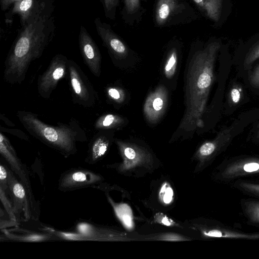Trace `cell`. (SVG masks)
<instances>
[{
	"mask_svg": "<svg viewBox=\"0 0 259 259\" xmlns=\"http://www.w3.org/2000/svg\"><path fill=\"white\" fill-rule=\"evenodd\" d=\"M220 47L218 41L204 46L194 43L191 46L185 79L186 109L179 126L182 133L192 134L203 126L202 117L213 80L214 65Z\"/></svg>",
	"mask_w": 259,
	"mask_h": 259,
	"instance_id": "cell-1",
	"label": "cell"
},
{
	"mask_svg": "<svg viewBox=\"0 0 259 259\" xmlns=\"http://www.w3.org/2000/svg\"><path fill=\"white\" fill-rule=\"evenodd\" d=\"M51 13L22 26L5 62L4 79L6 82L22 83L31 62L41 56L52 40L54 24Z\"/></svg>",
	"mask_w": 259,
	"mask_h": 259,
	"instance_id": "cell-2",
	"label": "cell"
},
{
	"mask_svg": "<svg viewBox=\"0 0 259 259\" xmlns=\"http://www.w3.org/2000/svg\"><path fill=\"white\" fill-rule=\"evenodd\" d=\"M16 115L30 135L65 157L77 153L78 142L87 141L86 132L74 118L68 123L58 122L54 125L42 121L38 114L30 111L19 110Z\"/></svg>",
	"mask_w": 259,
	"mask_h": 259,
	"instance_id": "cell-3",
	"label": "cell"
},
{
	"mask_svg": "<svg viewBox=\"0 0 259 259\" xmlns=\"http://www.w3.org/2000/svg\"><path fill=\"white\" fill-rule=\"evenodd\" d=\"M190 0H155L153 20L156 27H169L191 23L198 18Z\"/></svg>",
	"mask_w": 259,
	"mask_h": 259,
	"instance_id": "cell-4",
	"label": "cell"
},
{
	"mask_svg": "<svg viewBox=\"0 0 259 259\" xmlns=\"http://www.w3.org/2000/svg\"><path fill=\"white\" fill-rule=\"evenodd\" d=\"M13 171L8 167L9 194L15 214L19 222L23 220H36L38 216L36 202Z\"/></svg>",
	"mask_w": 259,
	"mask_h": 259,
	"instance_id": "cell-5",
	"label": "cell"
},
{
	"mask_svg": "<svg viewBox=\"0 0 259 259\" xmlns=\"http://www.w3.org/2000/svg\"><path fill=\"white\" fill-rule=\"evenodd\" d=\"M72 101L84 108L94 106L98 95L93 85L80 66L69 59L67 78Z\"/></svg>",
	"mask_w": 259,
	"mask_h": 259,
	"instance_id": "cell-6",
	"label": "cell"
},
{
	"mask_svg": "<svg viewBox=\"0 0 259 259\" xmlns=\"http://www.w3.org/2000/svg\"><path fill=\"white\" fill-rule=\"evenodd\" d=\"M69 59L62 55H56L46 70L38 78L37 91L40 97L49 99L60 80L67 78Z\"/></svg>",
	"mask_w": 259,
	"mask_h": 259,
	"instance_id": "cell-7",
	"label": "cell"
},
{
	"mask_svg": "<svg viewBox=\"0 0 259 259\" xmlns=\"http://www.w3.org/2000/svg\"><path fill=\"white\" fill-rule=\"evenodd\" d=\"M97 32L115 64L118 65L133 53L122 38L115 32L110 25L99 18L94 20Z\"/></svg>",
	"mask_w": 259,
	"mask_h": 259,
	"instance_id": "cell-8",
	"label": "cell"
},
{
	"mask_svg": "<svg viewBox=\"0 0 259 259\" xmlns=\"http://www.w3.org/2000/svg\"><path fill=\"white\" fill-rule=\"evenodd\" d=\"M102 180L101 175L90 169L72 168L61 174L58 180V188L61 191L67 192L93 187Z\"/></svg>",
	"mask_w": 259,
	"mask_h": 259,
	"instance_id": "cell-9",
	"label": "cell"
},
{
	"mask_svg": "<svg viewBox=\"0 0 259 259\" xmlns=\"http://www.w3.org/2000/svg\"><path fill=\"white\" fill-rule=\"evenodd\" d=\"M49 0H21L16 2L10 11L6 15L9 21L12 17L19 15L22 26L30 23L40 15L51 13Z\"/></svg>",
	"mask_w": 259,
	"mask_h": 259,
	"instance_id": "cell-10",
	"label": "cell"
},
{
	"mask_svg": "<svg viewBox=\"0 0 259 259\" xmlns=\"http://www.w3.org/2000/svg\"><path fill=\"white\" fill-rule=\"evenodd\" d=\"M79 47L83 61L91 73L100 77L102 57L99 49L85 28L81 26L79 34Z\"/></svg>",
	"mask_w": 259,
	"mask_h": 259,
	"instance_id": "cell-11",
	"label": "cell"
},
{
	"mask_svg": "<svg viewBox=\"0 0 259 259\" xmlns=\"http://www.w3.org/2000/svg\"><path fill=\"white\" fill-rule=\"evenodd\" d=\"M0 153L19 180L24 185L29 193L34 196L28 169L21 161L9 139L2 132L0 133Z\"/></svg>",
	"mask_w": 259,
	"mask_h": 259,
	"instance_id": "cell-12",
	"label": "cell"
},
{
	"mask_svg": "<svg viewBox=\"0 0 259 259\" xmlns=\"http://www.w3.org/2000/svg\"><path fill=\"white\" fill-rule=\"evenodd\" d=\"M114 133L113 130L98 131L89 144L87 163L95 164L104 157L113 141Z\"/></svg>",
	"mask_w": 259,
	"mask_h": 259,
	"instance_id": "cell-13",
	"label": "cell"
},
{
	"mask_svg": "<svg viewBox=\"0 0 259 259\" xmlns=\"http://www.w3.org/2000/svg\"><path fill=\"white\" fill-rule=\"evenodd\" d=\"M168 93L166 88L160 85L147 97L144 105V113L147 120L152 124L161 118L166 108Z\"/></svg>",
	"mask_w": 259,
	"mask_h": 259,
	"instance_id": "cell-14",
	"label": "cell"
},
{
	"mask_svg": "<svg viewBox=\"0 0 259 259\" xmlns=\"http://www.w3.org/2000/svg\"><path fill=\"white\" fill-rule=\"evenodd\" d=\"M256 174H259V159L251 157L239 159L226 164L221 176L225 180H231Z\"/></svg>",
	"mask_w": 259,
	"mask_h": 259,
	"instance_id": "cell-15",
	"label": "cell"
},
{
	"mask_svg": "<svg viewBox=\"0 0 259 259\" xmlns=\"http://www.w3.org/2000/svg\"><path fill=\"white\" fill-rule=\"evenodd\" d=\"M143 0H122L121 15L124 22L131 26L138 24L142 20L145 10Z\"/></svg>",
	"mask_w": 259,
	"mask_h": 259,
	"instance_id": "cell-16",
	"label": "cell"
},
{
	"mask_svg": "<svg viewBox=\"0 0 259 259\" xmlns=\"http://www.w3.org/2000/svg\"><path fill=\"white\" fill-rule=\"evenodd\" d=\"M203 234L204 236L209 238L250 240L259 239V233H246L223 226H218L204 230Z\"/></svg>",
	"mask_w": 259,
	"mask_h": 259,
	"instance_id": "cell-17",
	"label": "cell"
},
{
	"mask_svg": "<svg viewBox=\"0 0 259 259\" xmlns=\"http://www.w3.org/2000/svg\"><path fill=\"white\" fill-rule=\"evenodd\" d=\"M181 49V43L177 39L171 40L167 46L163 73L167 79H171L175 75Z\"/></svg>",
	"mask_w": 259,
	"mask_h": 259,
	"instance_id": "cell-18",
	"label": "cell"
},
{
	"mask_svg": "<svg viewBox=\"0 0 259 259\" xmlns=\"http://www.w3.org/2000/svg\"><path fill=\"white\" fill-rule=\"evenodd\" d=\"M197 9L204 16L214 22L221 18L223 0H190Z\"/></svg>",
	"mask_w": 259,
	"mask_h": 259,
	"instance_id": "cell-19",
	"label": "cell"
},
{
	"mask_svg": "<svg viewBox=\"0 0 259 259\" xmlns=\"http://www.w3.org/2000/svg\"><path fill=\"white\" fill-rule=\"evenodd\" d=\"M231 139L228 131L219 134L215 140L203 144L199 149V155L204 159H209L217 154Z\"/></svg>",
	"mask_w": 259,
	"mask_h": 259,
	"instance_id": "cell-20",
	"label": "cell"
},
{
	"mask_svg": "<svg viewBox=\"0 0 259 259\" xmlns=\"http://www.w3.org/2000/svg\"><path fill=\"white\" fill-rule=\"evenodd\" d=\"M125 123V119L121 116L114 114L108 113L99 117L94 123L95 130H109L118 129Z\"/></svg>",
	"mask_w": 259,
	"mask_h": 259,
	"instance_id": "cell-21",
	"label": "cell"
},
{
	"mask_svg": "<svg viewBox=\"0 0 259 259\" xmlns=\"http://www.w3.org/2000/svg\"><path fill=\"white\" fill-rule=\"evenodd\" d=\"M4 230V234L6 235V238L17 241L38 242L52 240L56 238H57L55 235L50 232V233L46 234H39L37 233L28 232L26 233H24L20 235H15L6 231V230Z\"/></svg>",
	"mask_w": 259,
	"mask_h": 259,
	"instance_id": "cell-22",
	"label": "cell"
},
{
	"mask_svg": "<svg viewBox=\"0 0 259 259\" xmlns=\"http://www.w3.org/2000/svg\"><path fill=\"white\" fill-rule=\"evenodd\" d=\"M244 212L249 220L259 224V201H247L244 203Z\"/></svg>",
	"mask_w": 259,
	"mask_h": 259,
	"instance_id": "cell-23",
	"label": "cell"
},
{
	"mask_svg": "<svg viewBox=\"0 0 259 259\" xmlns=\"http://www.w3.org/2000/svg\"><path fill=\"white\" fill-rule=\"evenodd\" d=\"M0 199L8 215L13 221L17 224L18 222L14 211L12 202L10 197L1 188H0Z\"/></svg>",
	"mask_w": 259,
	"mask_h": 259,
	"instance_id": "cell-24",
	"label": "cell"
},
{
	"mask_svg": "<svg viewBox=\"0 0 259 259\" xmlns=\"http://www.w3.org/2000/svg\"><path fill=\"white\" fill-rule=\"evenodd\" d=\"M103 4L105 16L107 18L114 20L116 10L119 4V0H101Z\"/></svg>",
	"mask_w": 259,
	"mask_h": 259,
	"instance_id": "cell-25",
	"label": "cell"
},
{
	"mask_svg": "<svg viewBox=\"0 0 259 259\" xmlns=\"http://www.w3.org/2000/svg\"><path fill=\"white\" fill-rule=\"evenodd\" d=\"M106 94L108 100L115 104L120 103L123 100V92L117 87L114 86L107 87Z\"/></svg>",
	"mask_w": 259,
	"mask_h": 259,
	"instance_id": "cell-26",
	"label": "cell"
},
{
	"mask_svg": "<svg viewBox=\"0 0 259 259\" xmlns=\"http://www.w3.org/2000/svg\"><path fill=\"white\" fill-rule=\"evenodd\" d=\"M160 200L165 204H169L172 200L174 192L170 186L166 182L163 184L159 194Z\"/></svg>",
	"mask_w": 259,
	"mask_h": 259,
	"instance_id": "cell-27",
	"label": "cell"
},
{
	"mask_svg": "<svg viewBox=\"0 0 259 259\" xmlns=\"http://www.w3.org/2000/svg\"><path fill=\"white\" fill-rule=\"evenodd\" d=\"M237 186L244 191L259 196V184L241 181L238 183Z\"/></svg>",
	"mask_w": 259,
	"mask_h": 259,
	"instance_id": "cell-28",
	"label": "cell"
},
{
	"mask_svg": "<svg viewBox=\"0 0 259 259\" xmlns=\"http://www.w3.org/2000/svg\"><path fill=\"white\" fill-rule=\"evenodd\" d=\"M259 58V42L252 47L246 56L245 61V67L251 64L254 61Z\"/></svg>",
	"mask_w": 259,
	"mask_h": 259,
	"instance_id": "cell-29",
	"label": "cell"
},
{
	"mask_svg": "<svg viewBox=\"0 0 259 259\" xmlns=\"http://www.w3.org/2000/svg\"><path fill=\"white\" fill-rule=\"evenodd\" d=\"M0 131L2 132H5L12 134L21 139L29 141V137L24 133L19 130L8 128L0 126Z\"/></svg>",
	"mask_w": 259,
	"mask_h": 259,
	"instance_id": "cell-30",
	"label": "cell"
},
{
	"mask_svg": "<svg viewBox=\"0 0 259 259\" xmlns=\"http://www.w3.org/2000/svg\"><path fill=\"white\" fill-rule=\"evenodd\" d=\"M155 218L157 222L167 226H171L174 224L172 220L162 213L156 214Z\"/></svg>",
	"mask_w": 259,
	"mask_h": 259,
	"instance_id": "cell-31",
	"label": "cell"
},
{
	"mask_svg": "<svg viewBox=\"0 0 259 259\" xmlns=\"http://www.w3.org/2000/svg\"><path fill=\"white\" fill-rule=\"evenodd\" d=\"M251 84L259 88V65H258L251 73L250 77Z\"/></svg>",
	"mask_w": 259,
	"mask_h": 259,
	"instance_id": "cell-32",
	"label": "cell"
},
{
	"mask_svg": "<svg viewBox=\"0 0 259 259\" xmlns=\"http://www.w3.org/2000/svg\"><path fill=\"white\" fill-rule=\"evenodd\" d=\"M123 152L124 155L129 159H134L137 156L136 151L131 146L124 147L123 148Z\"/></svg>",
	"mask_w": 259,
	"mask_h": 259,
	"instance_id": "cell-33",
	"label": "cell"
},
{
	"mask_svg": "<svg viewBox=\"0 0 259 259\" xmlns=\"http://www.w3.org/2000/svg\"><path fill=\"white\" fill-rule=\"evenodd\" d=\"M230 96L231 100L234 103H238L241 98L240 91L237 88H233L231 91Z\"/></svg>",
	"mask_w": 259,
	"mask_h": 259,
	"instance_id": "cell-34",
	"label": "cell"
},
{
	"mask_svg": "<svg viewBox=\"0 0 259 259\" xmlns=\"http://www.w3.org/2000/svg\"><path fill=\"white\" fill-rule=\"evenodd\" d=\"M21 0H0L1 9L3 11H6L16 2Z\"/></svg>",
	"mask_w": 259,
	"mask_h": 259,
	"instance_id": "cell-35",
	"label": "cell"
},
{
	"mask_svg": "<svg viewBox=\"0 0 259 259\" xmlns=\"http://www.w3.org/2000/svg\"><path fill=\"white\" fill-rule=\"evenodd\" d=\"M1 119L5 121L6 124L10 126H15V124H13L10 120H9L7 118H6L5 116H4L2 114H1Z\"/></svg>",
	"mask_w": 259,
	"mask_h": 259,
	"instance_id": "cell-36",
	"label": "cell"
},
{
	"mask_svg": "<svg viewBox=\"0 0 259 259\" xmlns=\"http://www.w3.org/2000/svg\"><path fill=\"white\" fill-rule=\"evenodd\" d=\"M181 238L175 235H169L165 237V239L169 240H179Z\"/></svg>",
	"mask_w": 259,
	"mask_h": 259,
	"instance_id": "cell-37",
	"label": "cell"
},
{
	"mask_svg": "<svg viewBox=\"0 0 259 259\" xmlns=\"http://www.w3.org/2000/svg\"><path fill=\"white\" fill-rule=\"evenodd\" d=\"M258 137H259V132H258Z\"/></svg>",
	"mask_w": 259,
	"mask_h": 259,
	"instance_id": "cell-38",
	"label": "cell"
}]
</instances>
